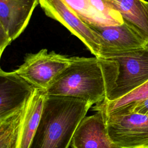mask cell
Instances as JSON below:
<instances>
[{"label":"cell","instance_id":"obj_15","mask_svg":"<svg viewBox=\"0 0 148 148\" xmlns=\"http://www.w3.org/2000/svg\"><path fill=\"white\" fill-rule=\"evenodd\" d=\"M28 102L22 109L0 121V148H17L20 127Z\"/></svg>","mask_w":148,"mask_h":148},{"label":"cell","instance_id":"obj_12","mask_svg":"<svg viewBox=\"0 0 148 148\" xmlns=\"http://www.w3.org/2000/svg\"><path fill=\"white\" fill-rule=\"evenodd\" d=\"M124 21L131 26L148 44V1L145 0H109Z\"/></svg>","mask_w":148,"mask_h":148},{"label":"cell","instance_id":"obj_16","mask_svg":"<svg viewBox=\"0 0 148 148\" xmlns=\"http://www.w3.org/2000/svg\"><path fill=\"white\" fill-rule=\"evenodd\" d=\"M138 113L148 116V98L135 105L131 110L130 113Z\"/></svg>","mask_w":148,"mask_h":148},{"label":"cell","instance_id":"obj_13","mask_svg":"<svg viewBox=\"0 0 148 148\" xmlns=\"http://www.w3.org/2000/svg\"><path fill=\"white\" fill-rule=\"evenodd\" d=\"M46 95V90L36 88L29 99L21 124L17 148H29L40 119Z\"/></svg>","mask_w":148,"mask_h":148},{"label":"cell","instance_id":"obj_5","mask_svg":"<svg viewBox=\"0 0 148 148\" xmlns=\"http://www.w3.org/2000/svg\"><path fill=\"white\" fill-rule=\"evenodd\" d=\"M104 119L109 135L118 148H148L147 115L132 113Z\"/></svg>","mask_w":148,"mask_h":148},{"label":"cell","instance_id":"obj_1","mask_svg":"<svg viewBox=\"0 0 148 148\" xmlns=\"http://www.w3.org/2000/svg\"><path fill=\"white\" fill-rule=\"evenodd\" d=\"M92 105L80 98L47 94L29 148H69L76 128Z\"/></svg>","mask_w":148,"mask_h":148},{"label":"cell","instance_id":"obj_2","mask_svg":"<svg viewBox=\"0 0 148 148\" xmlns=\"http://www.w3.org/2000/svg\"><path fill=\"white\" fill-rule=\"evenodd\" d=\"M97 58L105 81V100L119 99L148 81V46Z\"/></svg>","mask_w":148,"mask_h":148},{"label":"cell","instance_id":"obj_9","mask_svg":"<svg viewBox=\"0 0 148 148\" xmlns=\"http://www.w3.org/2000/svg\"><path fill=\"white\" fill-rule=\"evenodd\" d=\"M89 26L120 25L123 17L109 0H62Z\"/></svg>","mask_w":148,"mask_h":148},{"label":"cell","instance_id":"obj_3","mask_svg":"<svg viewBox=\"0 0 148 148\" xmlns=\"http://www.w3.org/2000/svg\"><path fill=\"white\" fill-rule=\"evenodd\" d=\"M47 95L72 97L98 104L106 99L103 73L96 57H73L71 65L46 90Z\"/></svg>","mask_w":148,"mask_h":148},{"label":"cell","instance_id":"obj_6","mask_svg":"<svg viewBox=\"0 0 148 148\" xmlns=\"http://www.w3.org/2000/svg\"><path fill=\"white\" fill-rule=\"evenodd\" d=\"M39 0H0V55L24 31Z\"/></svg>","mask_w":148,"mask_h":148},{"label":"cell","instance_id":"obj_4","mask_svg":"<svg viewBox=\"0 0 148 148\" xmlns=\"http://www.w3.org/2000/svg\"><path fill=\"white\" fill-rule=\"evenodd\" d=\"M73 57L49 52L46 49L28 54L14 71L37 88L46 90L72 63Z\"/></svg>","mask_w":148,"mask_h":148},{"label":"cell","instance_id":"obj_14","mask_svg":"<svg viewBox=\"0 0 148 148\" xmlns=\"http://www.w3.org/2000/svg\"><path fill=\"white\" fill-rule=\"evenodd\" d=\"M148 98V81L123 97L114 101L104 100L92 107L94 111L101 112L104 117L121 116L130 113L138 103Z\"/></svg>","mask_w":148,"mask_h":148},{"label":"cell","instance_id":"obj_10","mask_svg":"<svg viewBox=\"0 0 148 148\" xmlns=\"http://www.w3.org/2000/svg\"><path fill=\"white\" fill-rule=\"evenodd\" d=\"M90 27L99 38L101 54L136 49L146 45L141 36L125 21L120 25Z\"/></svg>","mask_w":148,"mask_h":148},{"label":"cell","instance_id":"obj_11","mask_svg":"<svg viewBox=\"0 0 148 148\" xmlns=\"http://www.w3.org/2000/svg\"><path fill=\"white\" fill-rule=\"evenodd\" d=\"M72 148H118L111 140L103 114L97 112L85 116L72 137Z\"/></svg>","mask_w":148,"mask_h":148},{"label":"cell","instance_id":"obj_8","mask_svg":"<svg viewBox=\"0 0 148 148\" xmlns=\"http://www.w3.org/2000/svg\"><path fill=\"white\" fill-rule=\"evenodd\" d=\"M36 87L14 71L0 69V121L20 109L29 101Z\"/></svg>","mask_w":148,"mask_h":148},{"label":"cell","instance_id":"obj_17","mask_svg":"<svg viewBox=\"0 0 148 148\" xmlns=\"http://www.w3.org/2000/svg\"><path fill=\"white\" fill-rule=\"evenodd\" d=\"M146 46H148V44H147V45H146Z\"/></svg>","mask_w":148,"mask_h":148},{"label":"cell","instance_id":"obj_7","mask_svg":"<svg viewBox=\"0 0 148 148\" xmlns=\"http://www.w3.org/2000/svg\"><path fill=\"white\" fill-rule=\"evenodd\" d=\"M39 4L49 17L60 22L77 36L96 57L101 54L99 38L62 0H39Z\"/></svg>","mask_w":148,"mask_h":148}]
</instances>
